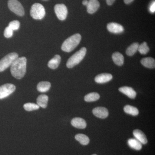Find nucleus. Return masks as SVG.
<instances>
[{"instance_id":"f257e3e1","label":"nucleus","mask_w":155,"mask_h":155,"mask_svg":"<svg viewBox=\"0 0 155 155\" xmlns=\"http://www.w3.org/2000/svg\"><path fill=\"white\" fill-rule=\"evenodd\" d=\"M26 64L27 60L25 57L17 58L11 65L12 75L17 79L22 78L26 73Z\"/></svg>"},{"instance_id":"f03ea898","label":"nucleus","mask_w":155,"mask_h":155,"mask_svg":"<svg viewBox=\"0 0 155 155\" xmlns=\"http://www.w3.org/2000/svg\"><path fill=\"white\" fill-rule=\"evenodd\" d=\"M81 39V35L79 34L73 35L64 41L61 47V49L66 52L72 51L80 43Z\"/></svg>"},{"instance_id":"7ed1b4c3","label":"nucleus","mask_w":155,"mask_h":155,"mask_svg":"<svg viewBox=\"0 0 155 155\" xmlns=\"http://www.w3.org/2000/svg\"><path fill=\"white\" fill-rule=\"evenodd\" d=\"M86 52V48H81L78 51L76 52L69 58L67 61V67L68 68H72L79 64L85 57Z\"/></svg>"},{"instance_id":"20e7f679","label":"nucleus","mask_w":155,"mask_h":155,"mask_svg":"<svg viewBox=\"0 0 155 155\" xmlns=\"http://www.w3.org/2000/svg\"><path fill=\"white\" fill-rule=\"evenodd\" d=\"M17 58L18 55L16 53H10L5 56L0 61V72H3L11 66Z\"/></svg>"},{"instance_id":"39448f33","label":"nucleus","mask_w":155,"mask_h":155,"mask_svg":"<svg viewBox=\"0 0 155 155\" xmlns=\"http://www.w3.org/2000/svg\"><path fill=\"white\" fill-rule=\"evenodd\" d=\"M46 12L45 8L41 4L35 3L31 6L30 15L33 19H41L45 17Z\"/></svg>"},{"instance_id":"423d86ee","label":"nucleus","mask_w":155,"mask_h":155,"mask_svg":"<svg viewBox=\"0 0 155 155\" xmlns=\"http://www.w3.org/2000/svg\"><path fill=\"white\" fill-rule=\"evenodd\" d=\"M8 6L10 10L15 14L19 16H24V8L21 3L17 0H9Z\"/></svg>"},{"instance_id":"0eeeda50","label":"nucleus","mask_w":155,"mask_h":155,"mask_svg":"<svg viewBox=\"0 0 155 155\" xmlns=\"http://www.w3.org/2000/svg\"><path fill=\"white\" fill-rule=\"evenodd\" d=\"M16 90V87L12 84L8 83L0 86V99H2L12 94Z\"/></svg>"},{"instance_id":"6e6552de","label":"nucleus","mask_w":155,"mask_h":155,"mask_svg":"<svg viewBox=\"0 0 155 155\" xmlns=\"http://www.w3.org/2000/svg\"><path fill=\"white\" fill-rule=\"evenodd\" d=\"M54 11L58 19L64 20L67 18L68 14L67 7L64 4H58L54 7Z\"/></svg>"},{"instance_id":"1a4fd4ad","label":"nucleus","mask_w":155,"mask_h":155,"mask_svg":"<svg viewBox=\"0 0 155 155\" xmlns=\"http://www.w3.org/2000/svg\"><path fill=\"white\" fill-rule=\"evenodd\" d=\"M92 113L95 116L101 119H105L109 115L107 109L104 107H97L95 108L93 110Z\"/></svg>"},{"instance_id":"9d476101","label":"nucleus","mask_w":155,"mask_h":155,"mask_svg":"<svg viewBox=\"0 0 155 155\" xmlns=\"http://www.w3.org/2000/svg\"><path fill=\"white\" fill-rule=\"evenodd\" d=\"M107 28L110 32L114 34L121 33L124 30V28L122 25L116 22L108 23L107 25Z\"/></svg>"},{"instance_id":"9b49d317","label":"nucleus","mask_w":155,"mask_h":155,"mask_svg":"<svg viewBox=\"0 0 155 155\" xmlns=\"http://www.w3.org/2000/svg\"><path fill=\"white\" fill-rule=\"evenodd\" d=\"M86 6L88 13L93 14L99 8L100 4L98 0H89Z\"/></svg>"},{"instance_id":"f8f14e48","label":"nucleus","mask_w":155,"mask_h":155,"mask_svg":"<svg viewBox=\"0 0 155 155\" xmlns=\"http://www.w3.org/2000/svg\"><path fill=\"white\" fill-rule=\"evenodd\" d=\"M113 76L109 73H102L97 75L95 78V81L96 82L99 84L107 83L112 80Z\"/></svg>"},{"instance_id":"ddd939ff","label":"nucleus","mask_w":155,"mask_h":155,"mask_svg":"<svg viewBox=\"0 0 155 155\" xmlns=\"http://www.w3.org/2000/svg\"><path fill=\"white\" fill-rule=\"evenodd\" d=\"M119 91L123 94L126 95L130 99H134L136 96L137 93L135 91L132 87H129L124 86L120 87L119 89Z\"/></svg>"},{"instance_id":"4468645a","label":"nucleus","mask_w":155,"mask_h":155,"mask_svg":"<svg viewBox=\"0 0 155 155\" xmlns=\"http://www.w3.org/2000/svg\"><path fill=\"white\" fill-rule=\"evenodd\" d=\"M71 123L73 127L79 129H84L87 126L86 121L82 118L79 117L73 118Z\"/></svg>"},{"instance_id":"2eb2a0df","label":"nucleus","mask_w":155,"mask_h":155,"mask_svg":"<svg viewBox=\"0 0 155 155\" xmlns=\"http://www.w3.org/2000/svg\"><path fill=\"white\" fill-rule=\"evenodd\" d=\"M133 135L135 137L136 139L138 140L142 144H147V139L145 134L141 130L139 129L134 130L133 131Z\"/></svg>"},{"instance_id":"dca6fc26","label":"nucleus","mask_w":155,"mask_h":155,"mask_svg":"<svg viewBox=\"0 0 155 155\" xmlns=\"http://www.w3.org/2000/svg\"><path fill=\"white\" fill-rule=\"evenodd\" d=\"M61 56L59 55H56L54 58L49 61L48 63V67L53 69H57L59 67V65L61 63Z\"/></svg>"},{"instance_id":"f3484780","label":"nucleus","mask_w":155,"mask_h":155,"mask_svg":"<svg viewBox=\"0 0 155 155\" xmlns=\"http://www.w3.org/2000/svg\"><path fill=\"white\" fill-rule=\"evenodd\" d=\"M112 59L114 63L119 66H122L124 64V58L121 53L116 52L113 54Z\"/></svg>"},{"instance_id":"a211bd4d","label":"nucleus","mask_w":155,"mask_h":155,"mask_svg":"<svg viewBox=\"0 0 155 155\" xmlns=\"http://www.w3.org/2000/svg\"><path fill=\"white\" fill-rule=\"evenodd\" d=\"M141 64L144 67L149 69H153L155 67V59L152 58H143L140 61Z\"/></svg>"},{"instance_id":"6ab92c4d","label":"nucleus","mask_w":155,"mask_h":155,"mask_svg":"<svg viewBox=\"0 0 155 155\" xmlns=\"http://www.w3.org/2000/svg\"><path fill=\"white\" fill-rule=\"evenodd\" d=\"M127 144L131 148L137 150H140L142 147V144L136 139H129L127 141Z\"/></svg>"},{"instance_id":"aec40b11","label":"nucleus","mask_w":155,"mask_h":155,"mask_svg":"<svg viewBox=\"0 0 155 155\" xmlns=\"http://www.w3.org/2000/svg\"><path fill=\"white\" fill-rule=\"evenodd\" d=\"M48 97L45 94L40 95L37 99V103L40 107L46 108L47 107Z\"/></svg>"},{"instance_id":"412c9836","label":"nucleus","mask_w":155,"mask_h":155,"mask_svg":"<svg viewBox=\"0 0 155 155\" xmlns=\"http://www.w3.org/2000/svg\"><path fill=\"white\" fill-rule=\"evenodd\" d=\"M51 84L48 81H41L38 84L37 88L40 92H46L48 91L51 88Z\"/></svg>"},{"instance_id":"4be33fe9","label":"nucleus","mask_w":155,"mask_h":155,"mask_svg":"<svg viewBox=\"0 0 155 155\" xmlns=\"http://www.w3.org/2000/svg\"><path fill=\"white\" fill-rule=\"evenodd\" d=\"M75 139L83 145H87L89 143V138L85 134H78L75 136Z\"/></svg>"},{"instance_id":"5701e85b","label":"nucleus","mask_w":155,"mask_h":155,"mask_svg":"<svg viewBox=\"0 0 155 155\" xmlns=\"http://www.w3.org/2000/svg\"><path fill=\"white\" fill-rule=\"evenodd\" d=\"M139 45V44L138 43H134L129 46L126 50V53L127 55L129 56H133L138 50Z\"/></svg>"},{"instance_id":"b1692460","label":"nucleus","mask_w":155,"mask_h":155,"mask_svg":"<svg viewBox=\"0 0 155 155\" xmlns=\"http://www.w3.org/2000/svg\"><path fill=\"white\" fill-rule=\"evenodd\" d=\"M124 110L126 114L133 116H137L139 114L138 109L135 107L132 106H125L124 108Z\"/></svg>"},{"instance_id":"393cba45","label":"nucleus","mask_w":155,"mask_h":155,"mask_svg":"<svg viewBox=\"0 0 155 155\" xmlns=\"http://www.w3.org/2000/svg\"><path fill=\"white\" fill-rule=\"evenodd\" d=\"M100 97V95L97 93L92 92L85 96L84 100L86 102H93L99 99Z\"/></svg>"},{"instance_id":"a878e982","label":"nucleus","mask_w":155,"mask_h":155,"mask_svg":"<svg viewBox=\"0 0 155 155\" xmlns=\"http://www.w3.org/2000/svg\"><path fill=\"white\" fill-rule=\"evenodd\" d=\"M137 51L139 52L141 54H146L149 51L150 48L148 46L147 42H144L142 43L141 44L139 45L138 50Z\"/></svg>"},{"instance_id":"bb28decb","label":"nucleus","mask_w":155,"mask_h":155,"mask_svg":"<svg viewBox=\"0 0 155 155\" xmlns=\"http://www.w3.org/2000/svg\"><path fill=\"white\" fill-rule=\"evenodd\" d=\"M23 107L26 111H31L38 110L39 109L40 107L37 104L28 103L25 104L23 106Z\"/></svg>"},{"instance_id":"cd10ccee","label":"nucleus","mask_w":155,"mask_h":155,"mask_svg":"<svg viewBox=\"0 0 155 155\" xmlns=\"http://www.w3.org/2000/svg\"><path fill=\"white\" fill-rule=\"evenodd\" d=\"M8 26L13 31L18 30L20 27V22L18 20H14L9 23Z\"/></svg>"},{"instance_id":"c85d7f7f","label":"nucleus","mask_w":155,"mask_h":155,"mask_svg":"<svg viewBox=\"0 0 155 155\" xmlns=\"http://www.w3.org/2000/svg\"><path fill=\"white\" fill-rule=\"evenodd\" d=\"M13 31L9 26L6 27L4 31V36L7 38H10L13 35Z\"/></svg>"},{"instance_id":"c756f323","label":"nucleus","mask_w":155,"mask_h":155,"mask_svg":"<svg viewBox=\"0 0 155 155\" xmlns=\"http://www.w3.org/2000/svg\"><path fill=\"white\" fill-rule=\"evenodd\" d=\"M150 11L151 13H154L155 11V1L152 3V4L150 5Z\"/></svg>"},{"instance_id":"7c9ffc66","label":"nucleus","mask_w":155,"mask_h":155,"mask_svg":"<svg viewBox=\"0 0 155 155\" xmlns=\"http://www.w3.org/2000/svg\"><path fill=\"white\" fill-rule=\"evenodd\" d=\"M115 1H116V0H106L107 4L109 6L113 5Z\"/></svg>"},{"instance_id":"2f4dec72","label":"nucleus","mask_w":155,"mask_h":155,"mask_svg":"<svg viewBox=\"0 0 155 155\" xmlns=\"http://www.w3.org/2000/svg\"><path fill=\"white\" fill-rule=\"evenodd\" d=\"M134 1V0H124V2L125 4L128 5V4Z\"/></svg>"},{"instance_id":"473e14b6","label":"nucleus","mask_w":155,"mask_h":155,"mask_svg":"<svg viewBox=\"0 0 155 155\" xmlns=\"http://www.w3.org/2000/svg\"><path fill=\"white\" fill-rule=\"evenodd\" d=\"M88 1L87 0H84L82 2V4L84 5L87 6L88 4Z\"/></svg>"},{"instance_id":"72a5a7b5","label":"nucleus","mask_w":155,"mask_h":155,"mask_svg":"<svg viewBox=\"0 0 155 155\" xmlns=\"http://www.w3.org/2000/svg\"><path fill=\"white\" fill-rule=\"evenodd\" d=\"M97 155L96 154H93V155Z\"/></svg>"}]
</instances>
